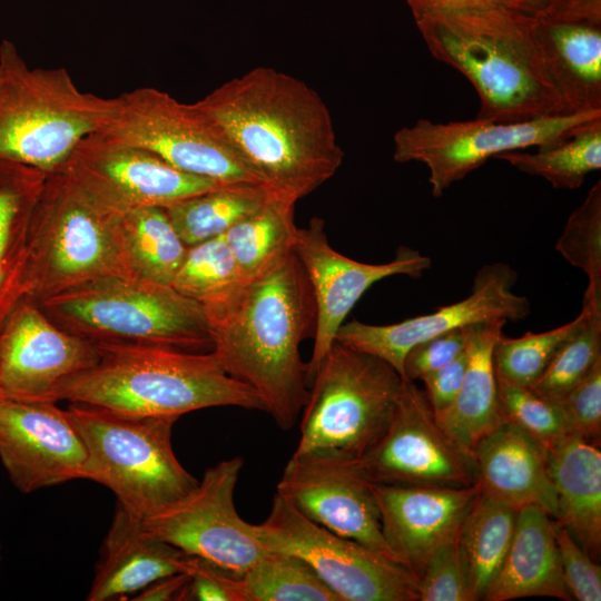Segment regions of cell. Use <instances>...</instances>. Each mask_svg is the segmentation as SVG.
<instances>
[{
	"label": "cell",
	"mask_w": 601,
	"mask_h": 601,
	"mask_svg": "<svg viewBox=\"0 0 601 601\" xmlns=\"http://www.w3.org/2000/svg\"><path fill=\"white\" fill-rule=\"evenodd\" d=\"M518 510L477 489L457 532V550L473 600H483L510 548Z\"/></svg>",
	"instance_id": "obj_29"
},
{
	"label": "cell",
	"mask_w": 601,
	"mask_h": 601,
	"mask_svg": "<svg viewBox=\"0 0 601 601\" xmlns=\"http://www.w3.org/2000/svg\"><path fill=\"white\" fill-rule=\"evenodd\" d=\"M555 249L588 277V286L601 294V181L569 216Z\"/></svg>",
	"instance_id": "obj_38"
},
{
	"label": "cell",
	"mask_w": 601,
	"mask_h": 601,
	"mask_svg": "<svg viewBox=\"0 0 601 601\" xmlns=\"http://www.w3.org/2000/svg\"><path fill=\"white\" fill-rule=\"evenodd\" d=\"M536 32L569 110H601V20L536 18Z\"/></svg>",
	"instance_id": "obj_27"
},
{
	"label": "cell",
	"mask_w": 601,
	"mask_h": 601,
	"mask_svg": "<svg viewBox=\"0 0 601 601\" xmlns=\"http://www.w3.org/2000/svg\"><path fill=\"white\" fill-rule=\"evenodd\" d=\"M115 99L114 116L102 132L145 148L194 176L221 185H262L195 104H183L151 87Z\"/></svg>",
	"instance_id": "obj_12"
},
{
	"label": "cell",
	"mask_w": 601,
	"mask_h": 601,
	"mask_svg": "<svg viewBox=\"0 0 601 601\" xmlns=\"http://www.w3.org/2000/svg\"><path fill=\"white\" fill-rule=\"evenodd\" d=\"M86 451L81 479L111 490L139 520L194 491L198 480L178 461L171 444L177 416H144L70 403L67 408Z\"/></svg>",
	"instance_id": "obj_8"
},
{
	"label": "cell",
	"mask_w": 601,
	"mask_h": 601,
	"mask_svg": "<svg viewBox=\"0 0 601 601\" xmlns=\"http://www.w3.org/2000/svg\"><path fill=\"white\" fill-rule=\"evenodd\" d=\"M404 381L385 361L335 342L311 381L294 452L359 459L387 427Z\"/></svg>",
	"instance_id": "obj_9"
},
{
	"label": "cell",
	"mask_w": 601,
	"mask_h": 601,
	"mask_svg": "<svg viewBox=\"0 0 601 601\" xmlns=\"http://www.w3.org/2000/svg\"><path fill=\"white\" fill-rule=\"evenodd\" d=\"M382 532L396 561L416 580L432 553L457 536L477 493L463 487L372 483Z\"/></svg>",
	"instance_id": "obj_21"
},
{
	"label": "cell",
	"mask_w": 601,
	"mask_h": 601,
	"mask_svg": "<svg viewBox=\"0 0 601 601\" xmlns=\"http://www.w3.org/2000/svg\"><path fill=\"white\" fill-rule=\"evenodd\" d=\"M190 556L146 533L141 520L117 503L86 599L108 601L136 594L157 579L187 572Z\"/></svg>",
	"instance_id": "obj_23"
},
{
	"label": "cell",
	"mask_w": 601,
	"mask_h": 601,
	"mask_svg": "<svg viewBox=\"0 0 601 601\" xmlns=\"http://www.w3.org/2000/svg\"><path fill=\"white\" fill-rule=\"evenodd\" d=\"M189 580L187 572L174 573L155 580L131 600L136 601H181L186 584Z\"/></svg>",
	"instance_id": "obj_47"
},
{
	"label": "cell",
	"mask_w": 601,
	"mask_h": 601,
	"mask_svg": "<svg viewBox=\"0 0 601 601\" xmlns=\"http://www.w3.org/2000/svg\"><path fill=\"white\" fill-rule=\"evenodd\" d=\"M495 158L544 178L556 189L579 188L588 174L601 168V119L582 125L561 141L539 147L535 152L514 150Z\"/></svg>",
	"instance_id": "obj_33"
},
{
	"label": "cell",
	"mask_w": 601,
	"mask_h": 601,
	"mask_svg": "<svg viewBox=\"0 0 601 601\" xmlns=\"http://www.w3.org/2000/svg\"><path fill=\"white\" fill-rule=\"evenodd\" d=\"M194 104L270 195L296 203L343 162L325 101L272 67H256Z\"/></svg>",
	"instance_id": "obj_1"
},
{
	"label": "cell",
	"mask_w": 601,
	"mask_h": 601,
	"mask_svg": "<svg viewBox=\"0 0 601 601\" xmlns=\"http://www.w3.org/2000/svg\"><path fill=\"white\" fill-rule=\"evenodd\" d=\"M112 209L167 206L221 184L181 171L102 131L83 138L61 169Z\"/></svg>",
	"instance_id": "obj_17"
},
{
	"label": "cell",
	"mask_w": 601,
	"mask_h": 601,
	"mask_svg": "<svg viewBox=\"0 0 601 601\" xmlns=\"http://www.w3.org/2000/svg\"><path fill=\"white\" fill-rule=\"evenodd\" d=\"M466 345L465 329L456 328L428 338L412 347L404 358V380H422L425 375L459 356Z\"/></svg>",
	"instance_id": "obj_44"
},
{
	"label": "cell",
	"mask_w": 601,
	"mask_h": 601,
	"mask_svg": "<svg viewBox=\"0 0 601 601\" xmlns=\"http://www.w3.org/2000/svg\"><path fill=\"white\" fill-rule=\"evenodd\" d=\"M115 109V98L81 91L66 68H30L11 41L0 43V158L59 171Z\"/></svg>",
	"instance_id": "obj_5"
},
{
	"label": "cell",
	"mask_w": 601,
	"mask_h": 601,
	"mask_svg": "<svg viewBox=\"0 0 601 601\" xmlns=\"http://www.w3.org/2000/svg\"><path fill=\"white\" fill-rule=\"evenodd\" d=\"M414 18L433 11L462 10L486 7L512 9V0H405Z\"/></svg>",
	"instance_id": "obj_48"
},
{
	"label": "cell",
	"mask_w": 601,
	"mask_h": 601,
	"mask_svg": "<svg viewBox=\"0 0 601 601\" xmlns=\"http://www.w3.org/2000/svg\"><path fill=\"white\" fill-rule=\"evenodd\" d=\"M0 561H1V544H0Z\"/></svg>",
	"instance_id": "obj_49"
},
{
	"label": "cell",
	"mask_w": 601,
	"mask_h": 601,
	"mask_svg": "<svg viewBox=\"0 0 601 601\" xmlns=\"http://www.w3.org/2000/svg\"><path fill=\"white\" fill-rule=\"evenodd\" d=\"M467 364L466 348L454 359L425 375V395L433 413L446 408L455 398L462 385Z\"/></svg>",
	"instance_id": "obj_45"
},
{
	"label": "cell",
	"mask_w": 601,
	"mask_h": 601,
	"mask_svg": "<svg viewBox=\"0 0 601 601\" xmlns=\"http://www.w3.org/2000/svg\"><path fill=\"white\" fill-rule=\"evenodd\" d=\"M472 457L479 491L515 510L539 506L556 519L546 447L534 437L504 422L476 444Z\"/></svg>",
	"instance_id": "obj_22"
},
{
	"label": "cell",
	"mask_w": 601,
	"mask_h": 601,
	"mask_svg": "<svg viewBox=\"0 0 601 601\" xmlns=\"http://www.w3.org/2000/svg\"><path fill=\"white\" fill-rule=\"evenodd\" d=\"M558 516L594 560L601 551V452L595 443L566 434L546 449Z\"/></svg>",
	"instance_id": "obj_25"
},
{
	"label": "cell",
	"mask_w": 601,
	"mask_h": 601,
	"mask_svg": "<svg viewBox=\"0 0 601 601\" xmlns=\"http://www.w3.org/2000/svg\"><path fill=\"white\" fill-rule=\"evenodd\" d=\"M36 303L56 325L95 344L213 348L206 308L173 286L110 277Z\"/></svg>",
	"instance_id": "obj_7"
},
{
	"label": "cell",
	"mask_w": 601,
	"mask_h": 601,
	"mask_svg": "<svg viewBox=\"0 0 601 601\" xmlns=\"http://www.w3.org/2000/svg\"><path fill=\"white\" fill-rule=\"evenodd\" d=\"M99 359L57 387L66 400L144 416H177L219 406L265 411L259 395L210 352L96 344Z\"/></svg>",
	"instance_id": "obj_4"
},
{
	"label": "cell",
	"mask_w": 601,
	"mask_h": 601,
	"mask_svg": "<svg viewBox=\"0 0 601 601\" xmlns=\"http://www.w3.org/2000/svg\"><path fill=\"white\" fill-rule=\"evenodd\" d=\"M506 322L479 323L464 327L467 364L454 401L433 413L443 432L472 456L476 444L504 423L496 391L493 349Z\"/></svg>",
	"instance_id": "obj_26"
},
{
	"label": "cell",
	"mask_w": 601,
	"mask_h": 601,
	"mask_svg": "<svg viewBox=\"0 0 601 601\" xmlns=\"http://www.w3.org/2000/svg\"><path fill=\"white\" fill-rule=\"evenodd\" d=\"M295 201L270 195L224 236L245 283L263 275L294 252Z\"/></svg>",
	"instance_id": "obj_31"
},
{
	"label": "cell",
	"mask_w": 601,
	"mask_h": 601,
	"mask_svg": "<svg viewBox=\"0 0 601 601\" xmlns=\"http://www.w3.org/2000/svg\"><path fill=\"white\" fill-rule=\"evenodd\" d=\"M496 391L504 422L520 427L546 449L569 434L558 402L540 396L528 386L499 376H496Z\"/></svg>",
	"instance_id": "obj_39"
},
{
	"label": "cell",
	"mask_w": 601,
	"mask_h": 601,
	"mask_svg": "<svg viewBox=\"0 0 601 601\" xmlns=\"http://www.w3.org/2000/svg\"><path fill=\"white\" fill-rule=\"evenodd\" d=\"M457 536L439 546L417 579L418 601H474L457 550Z\"/></svg>",
	"instance_id": "obj_40"
},
{
	"label": "cell",
	"mask_w": 601,
	"mask_h": 601,
	"mask_svg": "<svg viewBox=\"0 0 601 601\" xmlns=\"http://www.w3.org/2000/svg\"><path fill=\"white\" fill-rule=\"evenodd\" d=\"M553 531L563 577L573 600L600 601V564H598L579 545L568 530L554 519Z\"/></svg>",
	"instance_id": "obj_42"
},
{
	"label": "cell",
	"mask_w": 601,
	"mask_h": 601,
	"mask_svg": "<svg viewBox=\"0 0 601 601\" xmlns=\"http://www.w3.org/2000/svg\"><path fill=\"white\" fill-rule=\"evenodd\" d=\"M324 226L322 218H312L306 227L297 228L294 244L316 308L313 352L306 363L308 384L348 313L373 284L394 275L418 277L431 266L427 256L405 246L398 247L394 259L385 264L354 260L329 245Z\"/></svg>",
	"instance_id": "obj_18"
},
{
	"label": "cell",
	"mask_w": 601,
	"mask_h": 601,
	"mask_svg": "<svg viewBox=\"0 0 601 601\" xmlns=\"http://www.w3.org/2000/svg\"><path fill=\"white\" fill-rule=\"evenodd\" d=\"M243 465V459L234 456L208 467L194 491L141 520L144 531L187 554L244 574L268 550L235 508Z\"/></svg>",
	"instance_id": "obj_13"
},
{
	"label": "cell",
	"mask_w": 601,
	"mask_h": 601,
	"mask_svg": "<svg viewBox=\"0 0 601 601\" xmlns=\"http://www.w3.org/2000/svg\"><path fill=\"white\" fill-rule=\"evenodd\" d=\"M246 601H339L302 559L267 551L242 574Z\"/></svg>",
	"instance_id": "obj_36"
},
{
	"label": "cell",
	"mask_w": 601,
	"mask_h": 601,
	"mask_svg": "<svg viewBox=\"0 0 601 601\" xmlns=\"http://www.w3.org/2000/svg\"><path fill=\"white\" fill-rule=\"evenodd\" d=\"M529 597L573 600L559 560L553 518L535 505L518 510L510 548L483 600Z\"/></svg>",
	"instance_id": "obj_24"
},
{
	"label": "cell",
	"mask_w": 601,
	"mask_h": 601,
	"mask_svg": "<svg viewBox=\"0 0 601 601\" xmlns=\"http://www.w3.org/2000/svg\"><path fill=\"white\" fill-rule=\"evenodd\" d=\"M47 175L0 158V333L27 297L30 221Z\"/></svg>",
	"instance_id": "obj_28"
},
{
	"label": "cell",
	"mask_w": 601,
	"mask_h": 601,
	"mask_svg": "<svg viewBox=\"0 0 601 601\" xmlns=\"http://www.w3.org/2000/svg\"><path fill=\"white\" fill-rule=\"evenodd\" d=\"M569 434L598 443L601 435V359L559 402Z\"/></svg>",
	"instance_id": "obj_41"
},
{
	"label": "cell",
	"mask_w": 601,
	"mask_h": 601,
	"mask_svg": "<svg viewBox=\"0 0 601 601\" xmlns=\"http://www.w3.org/2000/svg\"><path fill=\"white\" fill-rule=\"evenodd\" d=\"M579 328L563 342L540 378L530 387L559 402L601 359V295L585 289Z\"/></svg>",
	"instance_id": "obj_35"
},
{
	"label": "cell",
	"mask_w": 601,
	"mask_h": 601,
	"mask_svg": "<svg viewBox=\"0 0 601 601\" xmlns=\"http://www.w3.org/2000/svg\"><path fill=\"white\" fill-rule=\"evenodd\" d=\"M245 284L225 236L220 235L187 248L171 286L209 313L228 304Z\"/></svg>",
	"instance_id": "obj_34"
},
{
	"label": "cell",
	"mask_w": 601,
	"mask_h": 601,
	"mask_svg": "<svg viewBox=\"0 0 601 601\" xmlns=\"http://www.w3.org/2000/svg\"><path fill=\"white\" fill-rule=\"evenodd\" d=\"M512 9L539 19L601 20V0H512Z\"/></svg>",
	"instance_id": "obj_46"
},
{
	"label": "cell",
	"mask_w": 601,
	"mask_h": 601,
	"mask_svg": "<svg viewBox=\"0 0 601 601\" xmlns=\"http://www.w3.org/2000/svg\"><path fill=\"white\" fill-rule=\"evenodd\" d=\"M181 601H246L242 575L191 555Z\"/></svg>",
	"instance_id": "obj_43"
},
{
	"label": "cell",
	"mask_w": 601,
	"mask_h": 601,
	"mask_svg": "<svg viewBox=\"0 0 601 601\" xmlns=\"http://www.w3.org/2000/svg\"><path fill=\"white\" fill-rule=\"evenodd\" d=\"M516 276L508 264L485 265L464 299L390 325L351 321L339 327L336 342L385 361L404 380V358L421 342L473 324L525 319L530 303L513 292Z\"/></svg>",
	"instance_id": "obj_16"
},
{
	"label": "cell",
	"mask_w": 601,
	"mask_h": 601,
	"mask_svg": "<svg viewBox=\"0 0 601 601\" xmlns=\"http://www.w3.org/2000/svg\"><path fill=\"white\" fill-rule=\"evenodd\" d=\"M128 272L132 278L171 286L187 246L161 206L117 210Z\"/></svg>",
	"instance_id": "obj_30"
},
{
	"label": "cell",
	"mask_w": 601,
	"mask_h": 601,
	"mask_svg": "<svg viewBox=\"0 0 601 601\" xmlns=\"http://www.w3.org/2000/svg\"><path fill=\"white\" fill-rule=\"evenodd\" d=\"M276 493L317 524L397 562L382 532L372 483L355 459L328 450L294 452Z\"/></svg>",
	"instance_id": "obj_15"
},
{
	"label": "cell",
	"mask_w": 601,
	"mask_h": 601,
	"mask_svg": "<svg viewBox=\"0 0 601 601\" xmlns=\"http://www.w3.org/2000/svg\"><path fill=\"white\" fill-rule=\"evenodd\" d=\"M253 525L268 551L302 559L339 601H418L417 580L402 564L317 524L277 493Z\"/></svg>",
	"instance_id": "obj_10"
},
{
	"label": "cell",
	"mask_w": 601,
	"mask_h": 601,
	"mask_svg": "<svg viewBox=\"0 0 601 601\" xmlns=\"http://www.w3.org/2000/svg\"><path fill=\"white\" fill-rule=\"evenodd\" d=\"M98 359L95 343L62 329L24 297L0 333V397L55 402L61 382Z\"/></svg>",
	"instance_id": "obj_19"
},
{
	"label": "cell",
	"mask_w": 601,
	"mask_h": 601,
	"mask_svg": "<svg viewBox=\"0 0 601 601\" xmlns=\"http://www.w3.org/2000/svg\"><path fill=\"white\" fill-rule=\"evenodd\" d=\"M582 312L571 322L541 333L506 337L502 333L493 349L495 375L512 383L531 387L543 374L550 361L580 326Z\"/></svg>",
	"instance_id": "obj_37"
},
{
	"label": "cell",
	"mask_w": 601,
	"mask_h": 601,
	"mask_svg": "<svg viewBox=\"0 0 601 601\" xmlns=\"http://www.w3.org/2000/svg\"><path fill=\"white\" fill-rule=\"evenodd\" d=\"M83 442L56 402L0 397V460L22 493L81 479Z\"/></svg>",
	"instance_id": "obj_20"
},
{
	"label": "cell",
	"mask_w": 601,
	"mask_h": 601,
	"mask_svg": "<svg viewBox=\"0 0 601 601\" xmlns=\"http://www.w3.org/2000/svg\"><path fill=\"white\" fill-rule=\"evenodd\" d=\"M601 119V110L541 117L522 122L475 118L433 122L418 119L394 135V160L418 161L430 171L432 195L440 197L487 159L506 151L543 147L561 141L579 127Z\"/></svg>",
	"instance_id": "obj_11"
},
{
	"label": "cell",
	"mask_w": 601,
	"mask_h": 601,
	"mask_svg": "<svg viewBox=\"0 0 601 601\" xmlns=\"http://www.w3.org/2000/svg\"><path fill=\"white\" fill-rule=\"evenodd\" d=\"M268 191L259 184H231L164 206L187 247L224 235L257 210Z\"/></svg>",
	"instance_id": "obj_32"
},
{
	"label": "cell",
	"mask_w": 601,
	"mask_h": 601,
	"mask_svg": "<svg viewBox=\"0 0 601 601\" xmlns=\"http://www.w3.org/2000/svg\"><path fill=\"white\" fill-rule=\"evenodd\" d=\"M130 277L117 210L70 175H47L30 221L27 297L40 302L82 285Z\"/></svg>",
	"instance_id": "obj_6"
},
{
	"label": "cell",
	"mask_w": 601,
	"mask_h": 601,
	"mask_svg": "<svg viewBox=\"0 0 601 601\" xmlns=\"http://www.w3.org/2000/svg\"><path fill=\"white\" fill-rule=\"evenodd\" d=\"M356 464L376 484L463 487L476 480L473 457L436 423L424 391L406 380L387 427Z\"/></svg>",
	"instance_id": "obj_14"
},
{
	"label": "cell",
	"mask_w": 601,
	"mask_h": 601,
	"mask_svg": "<svg viewBox=\"0 0 601 601\" xmlns=\"http://www.w3.org/2000/svg\"><path fill=\"white\" fill-rule=\"evenodd\" d=\"M207 314L221 367L259 395L280 430L292 428L308 396L299 347L316 323L312 286L295 253Z\"/></svg>",
	"instance_id": "obj_2"
},
{
	"label": "cell",
	"mask_w": 601,
	"mask_h": 601,
	"mask_svg": "<svg viewBox=\"0 0 601 601\" xmlns=\"http://www.w3.org/2000/svg\"><path fill=\"white\" fill-rule=\"evenodd\" d=\"M434 59L477 92V118L522 122L572 114L548 70L536 18L506 7L433 11L414 18Z\"/></svg>",
	"instance_id": "obj_3"
}]
</instances>
